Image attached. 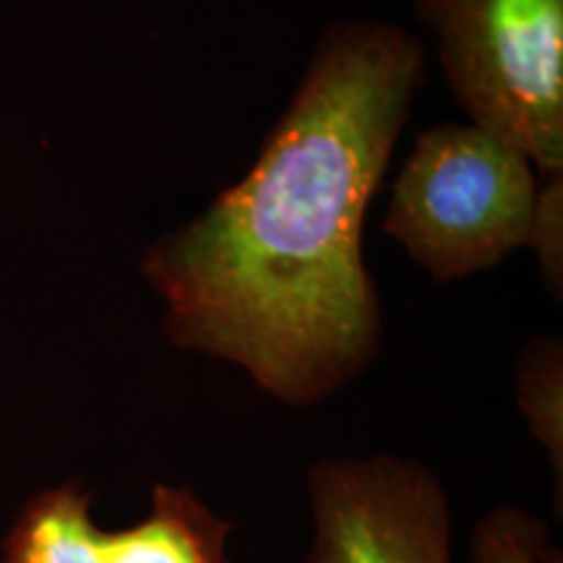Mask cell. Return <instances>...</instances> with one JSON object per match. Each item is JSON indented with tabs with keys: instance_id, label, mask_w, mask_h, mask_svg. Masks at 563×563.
<instances>
[{
	"instance_id": "cell-1",
	"label": "cell",
	"mask_w": 563,
	"mask_h": 563,
	"mask_svg": "<svg viewBox=\"0 0 563 563\" xmlns=\"http://www.w3.org/2000/svg\"><path fill=\"white\" fill-rule=\"evenodd\" d=\"M422 84L426 51L394 21L321 34L249 173L141 253L170 344L235 365L287 407L365 373L384 334L365 217Z\"/></svg>"
},
{
	"instance_id": "cell-2",
	"label": "cell",
	"mask_w": 563,
	"mask_h": 563,
	"mask_svg": "<svg viewBox=\"0 0 563 563\" xmlns=\"http://www.w3.org/2000/svg\"><path fill=\"white\" fill-rule=\"evenodd\" d=\"M538 188L532 162L504 139L439 123L394 175L382 230L433 285H452L525 249Z\"/></svg>"
},
{
	"instance_id": "cell-3",
	"label": "cell",
	"mask_w": 563,
	"mask_h": 563,
	"mask_svg": "<svg viewBox=\"0 0 563 563\" xmlns=\"http://www.w3.org/2000/svg\"><path fill=\"white\" fill-rule=\"evenodd\" d=\"M470 123L563 175V0H412Z\"/></svg>"
},
{
	"instance_id": "cell-4",
	"label": "cell",
	"mask_w": 563,
	"mask_h": 563,
	"mask_svg": "<svg viewBox=\"0 0 563 563\" xmlns=\"http://www.w3.org/2000/svg\"><path fill=\"white\" fill-rule=\"evenodd\" d=\"M313 540L302 563H452L449 496L410 456H329L308 473Z\"/></svg>"
},
{
	"instance_id": "cell-5",
	"label": "cell",
	"mask_w": 563,
	"mask_h": 563,
	"mask_svg": "<svg viewBox=\"0 0 563 563\" xmlns=\"http://www.w3.org/2000/svg\"><path fill=\"white\" fill-rule=\"evenodd\" d=\"M230 522L191 488L154 485L150 514L121 532H102L104 563H230Z\"/></svg>"
},
{
	"instance_id": "cell-6",
	"label": "cell",
	"mask_w": 563,
	"mask_h": 563,
	"mask_svg": "<svg viewBox=\"0 0 563 563\" xmlns=\"http://www.w3.org/2000/svg\"><path fill=\"white\" fill-rule=\"evenodd\" d=\"M89 506L74 483L34 496L13 522L0 563H104L102 530Z\"/></svg>"
},
{
	"instance_id": "cell-7",
	"label": "cell",
	"mask_w": 563,
	"mask_h": 563,
	"mask_svg": "<svg viewBox=\"0 0 563 563\" xmlns=\"http://www.w3.org/2000/svg\"><path fill=\"white\" fill-rule=\"evenodd\" d=\"M517 405L534 441L545 449L561 493L563 477V344L538 334L517 357Z\"/></svg>"
},
{
	"instance_id": "cell-8",
	"label": "cell",
	"mask_w": 563,
	"mask_h": 563,
	"mask_svg": "<svg viewBox=\"0 0 563 563\" xmlns=\"http://www.w3.org/2000/svg\"><path fill=\"white\" fill-rule=\"evenodd\" d=\"M475 563H563L559 545L538 517L501 506L485 514L473 534Z\"/></svg>"
},
{
	"instance_id": "cell-9",
	"label": "cell",
	"mask_w": 563,
	"mask_h": 563,
	"mask_svg": "<svg viewBox=\"0 0 563 563\" xmlns=\"http://www.w3.org/2000/svg\"><path fill=\"white\" fill-rule=\"evenodd\" d=\"M538 258L540 277L555 302L563 298V175L540 178L527 232V245Z\"/></svg>"
}]
</instances>
